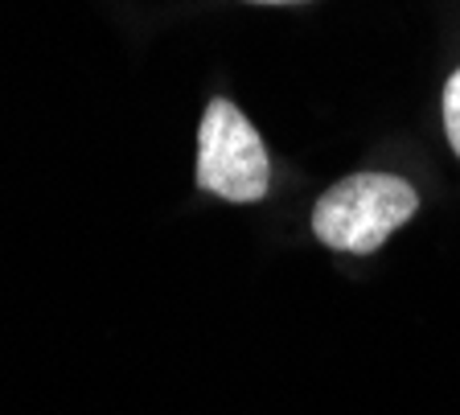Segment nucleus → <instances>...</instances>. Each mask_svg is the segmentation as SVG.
Instances as JSON below:
<instances>
[{
  "label": "nucleus",
  "instance_id": "f257e3e1",
  "mask_svg": "<svg viewBox=\"0 0 460 415\" xmlns=\"http://www.w3.org/2000/svg\"><path fill=\"white\" fill-rule=\"evenodd\" d=\"M420 193L391 173H354L325 190L313 210V234L333 252L370 255L378 252L411 214Z\"/></svg>",
  "mask_w": 460,
  "mask_h": 415
},
{
  "label": "nucleus",
  "instance_id": "f03ea898",
  "mask_svg": "<svg viewBox=\"0 0 460 415\" xmlns=\"http://www.w3.org/2000/svg\"><path fill=\"white\" fill-rule=\"evenodd\" d=\"M271 161L259 132L234 103L214 99L198 132V185L226 202H259L268 193Z\"/></svg>",
  "mask_w": 460,
  "mask_h": 415
},
{
  "label": "nucleus",
  "instance_id": "7ed1b4c3",
  "mask_svg": "<svg viewBox=\"0 0 460 415\" xmlns=\"http://www.w3.org/2000/svg\"><path fill=\"white\" fill-rule=\"evenodd\" d=\"M444 132H448L452 148L460 156V70L448 78V87H444Z\"/></svg>",
  "mask_w": 460,
  "mask_h": 415
},
{
  "label": "nucleus",
  "instance_id": "20e7f679",
  "mask_svg": "<svg viewBox=\"0 0 460 415\" xmlns=\"http://www.w3.org/2000/svg\"><path fill=\"white\" fill-rule=\"evenodd\" d=\"M251 4H300V0H251Z\"/></svg>",
  "mask_w": 460,
  "mask_h": 415
}]
</instances>
